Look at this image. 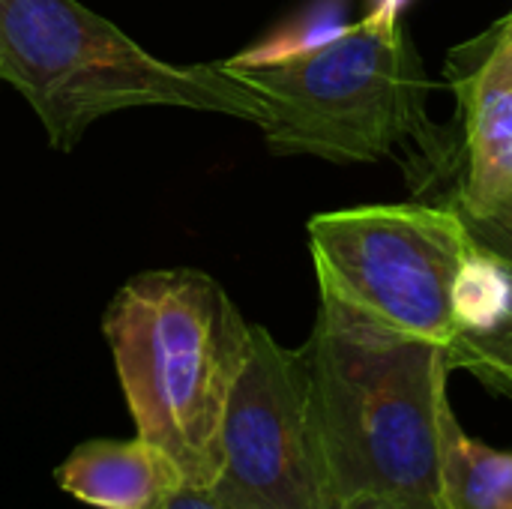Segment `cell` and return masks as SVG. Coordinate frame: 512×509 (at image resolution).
<instances>
[{"label":"cell","instance_id":"cell-1","mask_svg":"<svg viewBox=\"0 0 512 509\" xmlns=\"http://www.w3.org/2000/svg\"><path fill=\"white\" fill-rule=\"evenodd\" d=\"M303 357L333 504L369 495L405 509H447L450 348L384 330L321 297Z\"/></svg>","mask_w":512,"mask_h":509},{"label":"cell","instance_id":"cell-2","mask_svg":"<svg viewBox=\"0 0 512 509\" xmlns=\"http://www.w3.org/2000/svg\"><path fill=\"white\" fill-rule=\"evenodd\" d=\"M252 324L201 270H147L102 318L135 435L159 447L186 489L219 474V429L249 351Z\"/></svg>","mask_w":512,"mask_h":509},{"label":"cell","instance_id":"cell-3","mask_svg":"<svg viewBox=\"0 0 512 509\" xmlns=\"http://www.w3.org/2000/svg\"><path fill=\"white\" fill-rule=\"evenodd\" d=\"M261 102L276 156L435 165L447 144L429 117V81L402 24L360 21L264 63L222 60Z\"/></svg>","mask_w":512,"mask_h":509},{"label":"cell","instance_id":"cell-4","mask_svg":"<svg viewBox=\"0 0 512 509\" xmlns=\"http://www.w3.org/2000/svg\"><path fill=\"white\" fill-rule=\"evenodd\" d=\"M0 78L36 111L54 150L126 108H189L261 120V102L222 60L177 66L78 0H0Z\"/></svg>","mask_w":512,"mask_h":509},{"label":"cell","instance_id":"cell-5","mask_svg":"<svg viewBox=\"0 0 512 509\" xmlns=\"http://www.w3.org/2000/svg\"><path fill=\"white\" fill-rule=\"evenodd\" d=\"M309 252L324 300L444 348L462 333L456 285L477 246L459 207L414 201L318 213Z\"/></svg>","mask_w":512,"mask_h":509},{"label":"cell","instance_id":"cell-6","mask_svg":"<svg viewBox=\"0 0 512 509\" xmlns=\"http://www.w3.org/2000/svg\"><path fill=\"white\" fill-rule=\"evenodd\" d=\"M207 492L228 509H333L303 348L279 345L261 324L249 330Z\"/></svg>","mask_w":512,"mask_h":509},{"label":"cell","instance_id":"cell-7","mask_svg":"<svg viewBox=\"0 0 512 509\" xmlns=\"http://www.w3.org/2000/svg\"><path fill=\"white\" fill-rule=\"evenodd\" d=\"M465 183L456 207L480 213L512 195V33H495L468 87Z\"/></svg>","mask_w":512,"mask_h":509},{"label":"cell","instance_id":"cell-8","mask_svg":"<svg viewBox=\"0 0 512 509\" xmlns=\"http://www.w3.org/2000/svg\"><path fill=\"white\" fill-rule=\"evenodd\" d=\"M57 486L96 509H162L186 489L177 465L150 441H87L54 471Z\"/></svg>","mask_w":512,"mask_h":509},{"label":"cell","instance_id":"cell-9","mask_svg":"<svg viewBox=\"0 0 512 509\" xmlns=\"http://www.w3.org/2000/svg\"><path fill=\"white\" fill-rule=\"evenodd\" d=\"M441 489L447 509H512V453L465 435L453 420L441 453Z\"/></svg>","mask_w":512,"mask_h":509},{"label":"cell","instance_id":"cell-10","mask_svg":"<svg viewBox=\"0 0 512 509\" xmlns=\"http://www.w3.org/2000/svg\"><path fill=\"white\" fill-rule=\"evenodd\" d=\"M498 261V258H495ZM507 273L510 291L504 312L486 330H462L450 345L453 369H471L480 378L512 390V264L498 261Z\"/></svg>","mask_w":512,"mask_h":509},{"label":"cell","instance_id":"cell-11","mask_svg":"<svg viewBox=\"0 0 512 509\" xmlns=\"http://www.w3.org/2000/svg\"><path fill=\"white\" fill-rule=\"evenodd\" d=\"M462 213V210H459ZM474 246L504 264H512V195L480 213H462Z\"/></svg>","mask_w":512,"mask_h":509},{"label":"cell","instance_id":"cell-12","mask_svg":"<svg viewBox=\"0 0 512 509\" xmlns=\"http://www.w3.org/2000/svg\"><path fill=\"white\" fill-rule=\"evenodd\" d=\"M162 509H228L219 504L207 489H180Z\"/></svg>","mask_w":512,"mask_h":509},{"label":"cell","instance_id":"cell-13","mask_svg":"<svg viewBox=\"0 0 512 509\" xmlns=\"http://www.w3.org/2000/svg\"><path fill=\"white\" fill-rule=\"evenodd\" d=\"M411 0H369V12H366V21H375V24H396L402 18V9L408 6Z\"/></svg>","mask_w":512,"mask_h":509},{"label":"cell","instance_id":"cell-14","mask_svg":"<svg viewBox=\"0 0 512 509\" xmlns=\"http://www.w3.org/2000/svg\"><path fill=\"white\" fill-rule=\"evenodd\" d=\"M333 509H405L399 504H390V501H381V498H351V501H339L333 504Z\"/></svg>","mask_w":512,"mask_h":509},{"label":"cell","instance_id":"cell-15","mask_svg":"<svg viewBox=\"0 0 512 509\" xmlns=\"http://www.w3.org/2000/svg\"><path fill=\"white\" fill-rule=\"evenodd\" d=\"M498 33H512V12L507 15V21L501 24V30H498Z\"/></svg>","mask_w":512,"mask_h":509}]
</instances>
